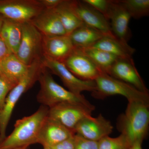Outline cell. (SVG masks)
Here are the masks:
<instances>
[{
    "mask_svg": "<svg viewBox=\"0 0 149 149\" xmlns=\"http://www.w3.org/2000/svg\"><path fill=\"white\" fill-rule=\"evenodd\" d=\"M38 81L40 83V89L37 99L42 105L49 108L57 104L66 102L93 105L83 95H75L58 84L44 66L40 72Z\"/></svg>",
    "mask_w": 149,
    "mask_h": 149,
    "instance_id": "277c9868",
    "label": "cell"
},
{
    "mask_svg": "<svg viewBox=\"0 0 149 149\" xmlns=\"http://www.w3.org/2000/svg\"><path fill=\"white\" fill-rule=\"evenodd\" d=\"M74 47L68 35L43 36L42 56L63 62Z\"/></svg>",
    "mask_w": 149,
    "mask_h": 149,
    "instance_id": "9a60e30c",
    "label": "cell"
},
{
    "mask_svg": "<svg viewBox=\"0 0 149 149\" xmlns=\"http://www.w3.org/2000/svg\"><path fill=\"white\" fill-rule=\"evenodd\" d=\"M83 1L96 9L109 20L108 15L111 0H83Z\"/></svg>",
    "mask_w": 149,
    "mask_h": 149,
    "instance_id": "4316f807",
    "label": "cell"
},
{
    "mask_svg": "<svg viewBox=\"0 0 149 149\" xmlns=\"http://www.w3.org/2000/svg\"><path fill=\"white\" fill-rule=\"evenodd\" d=\"M113 129L110 121L100 114L97 117L90 115L84 118L75 126L74 132L85 139L98 142L109 136Z\"/></svg>",
    "mask_w": 149,
    "mask_h": 149,
    "instance_id": "8fae6325",
    "label": "cell"
},
{
    "mask_svg": "<svg viewBox=\"0 0 149 149\" xmlns=\"http://www.w3.org/2000/svg\"><path fill=\"white\" fill-rule=\"evenodd\" d=\"M11 54L5 43L0 37V62Z\"/></svg>",
    "mask_w": 149,
    "mask_h": 149,
    "instance_id": "4dcf8cb0",
    "label": "cell"
},
{
    "mask_svg": "<svg viewBox=\"0 0 149 149\" xmlns=\"http://www.w3.org/2000/svg\"><path fill=\"white\" fill-rule=\"evenodd\" d=\"M131 17L138 19L149 15V0H118Z\"/></svg>",
    "mask_w": 149,
    "mask_h": 149,
    "instance_id": "cb8c5ba5",
    "label": "cell"
},
{
    "mask_svg": "<svg viewBox=\"0 0 149 149\" xmlns=\"http://www.w3.org/2000/svg\"><path fill=\"white\" fill-rule=\"evenodd\" d=\"M15 85L0 72V110L3 108L9 93Z\"/></svg>",
    "mask_w": 149,
    "mask_h": 149,
    "instance_id": "484cf974",
    "label": "cell"
},
{
    "mask_svg": "<svg viewBox=\"0 0 149 149\" xmlns=\"http://www.w3.org/2000/svg\"><path fill=\"white\" fill-rule=\"evenodd\" d=\"M80 49L91 59L102 72L107 74L108 73L112 66L119 58L112 54L93 47Z\"/></svg>",
    "mask_w": 149,
    "mask_h": 149,
    "instance_id": "603a6c76",
    "label": "cell"
},
{
    "mask_svg": "<svg viewBox=\"0 0 149 149\" xmlns=\"http://www.w3.org/2000/svg\"></svg>",
    "mask_w": 149,
    "mask_h": 149,
    "instance_id": "8d00e7d4",
    "label": "cell"
},
{
    "mask_svg": "<svg viewBox=\"0 0 149 149\" xmlns=\"http://www.w3.org/2000/svg\"><path fill=\"white\" fill-rule=\"evenodd\" d=\"M4 19V18L0 15V32H1V29L2 26Z\"/></svg>",
    "mask_w": 149,
    "mask_h": 149,
    "instance_id": "d6a6232c",
    "label": "cell"
},
{
    "mask_svg": "<svg viewBox=\"0 0 149 149\" xmlns=\"http://www.w3.org/2000/svg\"><path fill=\"white\" fill-rule=\"evenodd\" d=\"M27 148H21L15 149H26Z\"/></svg>",
    "mask_w": 149,
    "mask_h": 149,
    "instance_id": "e575fe53",
    "label": "cell"
},
{
    "mask_svg": "<svg viewBox=\"0 0 149 149\" xmlns=\"http://www.w3.org/2000/svg\"><path fill=\"white\" fill-rule=\"evenodd\" d=\"M149 104L143 102H128L125 113L118 119L117 128L130 145L143 141L149 126Z\"/></svg>",
    "mask_w": 149,
    "mask_h": 149,
    "instance_id": "7a4b0ae2",
    "label": "cell"
},
{
    "mask_svg": "<svg viewBox=\"0 0 149 149\" xmlns=\"http://www.w3.org/2000/svg\"><path fill=\"white\" fill-rule=\"evenodd\" d=\"M48 112L49 108L41 105L33 114L17 120L13 132L0 143V149L27 148L37 143L40 129Z\"/></svg>",
    "mask_w": 149,
    "mask_h": 149,
    "instance_id": "6da1fadb",
    "label": "cell"
},
{
    "mask_svg": "<svg viewBox=\"0 0 149 149\" xmlns=\"http://www.w3.org/2000/svg\"><path fill=\"white\" fill-rule=\"evenodd\" d=\"M94 105L80 103L62 102L49 108L48 116L74 132L75 126L80 120L92 115Z\"/></svg>",
    "mask_w": 149,
    "mask_h": 149,
    "instance_id": "8992f818",
    "label": "cell"
},
{
    "mask_svg": "<svg viewBox=\"0 0 149 149\" xmlns=\"http://www.w3.org/2000/svg\"><path fill=\"white\" fill-rule=\"evenodd\" d=\"M44 8L54 9L62 2L63 0H39Z\"/></svg>",
    "mask_w": 149,
    "mask_h": 149,
    "instance_id": "f546056e",
    "label": "cell"
},
{
    "mask_svg": "<svg viewBox=\"0 0 149 149\" xmlns=\"http://www.w3.org/2000/svg\"><path fill=\"white\" fill-rule=\"evenodd\" d=\"M70 3L84 24L106 34H113L109 20L96 9L83 1H70Z\"/></svg>",
    "mask_w": 149,
    "mask_h": 149,
    "instance_id": "4fadbf2b",
    "label": "cell"
},
{
    "mask_svg": "<svg viewBox=\"0 0 149 149\" xmlns=\"http://www.w3.org/2000/svg\"><path fill=\"white\" fill-rule=\"evenodd\" d=\"M63 63L74 76L81 80L95 81L102 72L80 48L74 47Z\"/></svg>",
    "mask_w": 149,
    "mask_h": 149,
    "instance_id": "30bf717a",
    "label": "cell"
},
{
    "mask_svg": "<svg viewBox=\"0 0 149 149\" xmlns=\"http://www.w3.org/2000/svg\"><path fill=\"white\" fill-rule=\"evenodd\" d=\"M130 18L129 14L117 0H111L108 15L111 32L115 37L123 42L128 43L131 36L129 28Z\"/></svg>",
    "mask_w": 149,
    "mask_h": 149,
    "instance_id": "2e32d148",
    "label": "cell"
},
{
    "mask_svg": "<svg viewBox=\"0 0 149 149\" xmlns=\"http://www.w3.org/2000/svg\"><path fill=\"white\" fill-rule=\"evenodd\" d=\"M74 134L73 131L47 116L40 129L37 143L43 147H53L71 138Z\"/></svg>",
    "mask_w": 149,
    "mask_h": 149,
    "instance_id": "5bb4252c",
    "label": "cell"
},
{
    "mask_svg": "<svg viewBox=\"0 0 149 149\" xmlns=\"http://www.w3.org/2000/svg\"><path fill=\"white\" fill-rule=\"evenodd\" d=\"M22 25L21 42L15 55L24 64L29 65L35 59L42 57L43 35L30 22Z\"/></svg>",
    "mask_w": 149,
    "mask_h": 149,
    "instance_id": "ba28073f",
    "label": "cell"
},
{
    "mask_svg": "<svg viewBox=\"0 0 149 149\" xmlns=\"http://www.w3.org/2000/svg\"><path fill=\"white\" fill-rule=\"evenodd\" d=\"M54 9L66 31L67 35H70L84 24L72 8L69 0H63L62 2Z\"/></svg>",
    "mask_w": 149,
    "mask_h": 149,
    "instance_id": "7402d4cb",
    "label": "cell"
},
{
    "mask_svg": "<svg viewBox=\"0 0 149 149\" xmlns=\"http://www.w3.org/2000/svg\"><path fill=\"white\" fill-rule=\"evenodd\" d=\"M107 35L110 34H106L83 24L68 35L74 47L84 48L92 47Z\"/></svg>",
    "mask_w": 149,
    "mask_h": 149,
    "instance_id": "d6986e66",
    "label": "cell"
},
{
    "mask_svg": "<svg viewBox=\"0 0 149 149\" xmlns=\"http://www.w3.org/2000/svg\"><path fill=\"white\" fill-rule=\"evenodd\" d=\"M44 147V149H54L53 148H52V147Z\"/></svg>",
    "mask_w": 149,
    "mask_h": 149,
    "instance_id": "836d02e7",
    "label": "cell"
},
{
    "mask_svg": "<svg viewBox=\"0 0 149 149\" xmlns=\"http://www.w3.org/2000/svg\"><path fill=\"white\" fill-rule=\"evenodd\" d=\"M21 23L4 19L0 37L5 43L11 53L16 55L21 42L22 25Z\"/></svg>",
    "mask_w": 149,
    "mask_h": 149,
    "instance_id": "ffe728a7",
    "label": "cell"
},
{
    "mask_svg": "<svg viewBox=\"0 0 149 149\" xmlns=\"http://www.w3.org/2000/svg\"><path fill=\"white\" fill-rule=\"evenodd\" d=\"M98 143V149H129L131 145L122 134L116 138L104 137Z\"/></svg>",
    "mask_w": 149,
    "mask_h": 149,
    "instance_id": "d4e9b609",
    "label": "cell"
},
{
    "mask_svg": "<svg viewBox=\"0 0 149 149\" xmlns=\"http://www.w3.org/2000/svg\"><path fill=\"white\" fill-rule=\"evenodd\" d=\"M95 81L96 90L92 95L95 98L120 95L125 97L128 102L139 101L149 104V93L141 92L132 85L115 79L105 72H102Z\"/></svg>",
    "mask_w": 149,
    "mask_h": 149,
    "instance_id": "5b68a950",
    "label": "cell"
},
{
    "mask_svg": "<svg viewBox=\"0 0 149 149\" xmlns=\"http://www.w3.org/2000/svg\"><path fill=\"white\" fill-rule=\"evenodd\" d=\"M92 47L106 51L120 58L132 57L136 51L128 43L118 40L113 34L105 35Z\"/></svg>",
    "mask_w": 149,
    "mask_h": 149,
    "instance_id": "ac0fdd59",
    "label": "cell"
},
{
    "mask_svg": "<svg viewBox=\"0 0 149 149\" xmlns=\"http://www.w3.org/2000/svg\"><path fill=\"white\" fill-rule=\"evenodd\" d=\"M30 22L43 36L67 35L54 9H44Z\"/></svg>",
    "mask_w": 149,
    "mask_h": 149,
    "instance_id": "e0dca14e",
    "label": "cell"
},
{
    "mask_svg": "<svg viewBox=\"0 0 149 149\" xmlns=\"http://www.w3.org/2000/svg\"><path fill=\"white\" fill-rule=\"evenodd\" d=\"M43 68L41 57L35 59L26 74L9 93L3 108L0 110V143L6 137V130L17 103L22 95L32 88Z\"/></svg>",
    "mask_w": 149,
    "mask_h": 149,
    "instance_id": "3957f363",
    "label": "cell"
},
{
    "mask_svg": "<svg viewBox=\"0 0 149 149\" xmlns=\"http://www.w3.org/2000/svg\"><path fill=\"white\" fill-rule=\"evenodd\" d=\"M107 74L132 85L141 92L149 93L148 90L136 69L132 57L118 58Z\"/></svg>",
    "mask_w": 149,
    "mask_h": 149,
    "instance_id": "7c38bea8",
    "label": "cell"
},
{
    "mask_svg": "<svg viewBox=\"0 0 149 149\" xmlns=\"http://www.w3.org/2000/svg\"><path fill=\"white\" fill-rule=\"evenodd\" d=\"M73 137L74 136L52 148L55 149H74Z\"/></svg>",
    "mask_w": 149,
    "mask_h": 149,
    "instance_id": "f1b7e54d",
    "label": "cell"
},
{
    "mask_svg": "<svg viewBox=\"0 0 149 149\" xmlns=\"http://www.w3.org/2000/svg\"><path fill=\"white\" fill-rule=\"evenodd\" d=\"M29 65L24 64L12 54L0 62V71L16 85L27 73Z\"/></svg>",
    "mask_w": 149,
    "mask_h": 149,
    "instance_id": "44dd1931",
    "label": "cell"
},
{
    "mask_svg": "<svg viewBox=\"0 0 149 149\" xmlns=\"http://www.w3.org/2000/svg\"><path fill=\"white\" fill-rule=\"evenodd\" d=\"M142 142L137 141L131 145L129 149H143L142 148Z\"/></svg>",
    "mask_w": 149,
    "mask_h": 149,
    "instance_id": "1f68e13d",
    "label": "cell"
},
{
    "mask_svg": "<svg viewBox=\"0 0 149 149\" xmlns=\"http://www.w3.org/2000/svg\"><path fill=\"white\" fill-rule=\"evenodd\" d=\"M74 149H98V143L88 140L77 134L73 137Z\"/></svg>",
    "mask_w": 149,
    "mask_h": 149,
    "instance_id": "83f0119b",
    "label": "cell"
},
{
    "mask_svg": "<svg viewBox=\"0 0 149 149\" xmlns=\"http://www.w3.org/2000/svg\"><path fill=\"white\" fill-rule=\"evenodd\" d=\"M41 61L43 66L58 76L68 91L75 95H81V93L84 91L93 93L95 91L96 86L95 81L80 80L67 68L63 63L43 56L41 57Z\"/></svg>",
    "mask_w": 149,
    "mask_h": 149,
    "instance_id": "9c48e42d",
    "label": "cell"
},
{
    "mask_svg": "<svg viewBox=\"0 0 149 149\" xmlns=\"http://www.w3.org/2000/svg\"><path fill=\"white\" fill-rule=\"evenodd\" d=\"M44 9L37 0L0 1V15L21 24L30 22Z\"/></svg>",
    "mask_w": 149,
    "mask_h": 149,
    "instance_id": "52a82bcc",
    "label": "cell"
},
{
    "mask_svg": "<svg viewBox=\"0 0 149 149\" xmlns=\"http://www.w3.org/2000/svg\"><path fill=\"white\" fill-rule=\"evenodd\" d=\"M0 72H1V71H0Z\"/></svg>",
    "mask_w": 149,
    "mask_h": 149,
    "instance_id": "d590c367",
    "label": "cell"
}]
</instances>
